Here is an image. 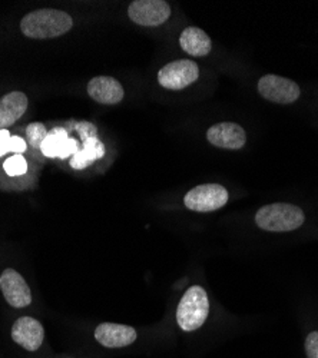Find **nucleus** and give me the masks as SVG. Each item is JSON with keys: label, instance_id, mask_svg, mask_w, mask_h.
<instances>
[{"label": "nucleus", "instance_id": "obj_1", "mask_svg": "<svg viewBox=\"0 0 318 358\" xmlns=\"http://www.w3.org/2000/svg\"><path fill=\"white\" fill-rule=\"evenodd\" d=\"M72 26L73 20L66 12L39 9L23 16L20 31L31 39H53L68 34Z\"/></svg>", "mask_w": 318, "mask_h": 358}, {"label": "nucleus", "instance_id": "obj_2", "mask_svg": "<svg viewBox=\"0 0 318 358\" xmlns=\"http://www.w3.org/2000/svg\"><path fill=\"white\" fill-rule=\"evenodd\" d=\"M305 221L304 211L291 203H270L259 208L255 224L268 232H290L298 229Z\"/></svg>", "mask_w": 318, "mask_h": 358}, {"label": "nucleus", "instance_id": "obj_3", "mask_svg": "<svg viewBox=\"0 0 318 358\" xmlns=\"http://www.w3.org/2000/svg\"><path fill=\"white\" fill-rule=\"evenodd\" d=\"M210 314V301L207 291L194 285L182 295L177 308V322L182 331L192 333L204 325Z\"/></svg>", "mask_w": 318, "mask_h": 358}, {"label": "nucleus", "instance_id": "obj_4", "mask_svg": "<svg viewBox=\"0 0 318 358\" xmlns=\"http://www.w3.org/2000/svg\"><path fill=\"white\" fill-rule=\"evenodd\" d=\"M229 199L228 189L218 184H204L192 188L184 198V203L194 213H212L225 206Z\"/></svg>", "mask_w": 318, "mask_h": 358}, {"label": "nucleus", "instance_id": "obj_5", "mask_svg": "<svg viewBox=\"0 0 318 358\" xmlns=\"http://www.w3.org/2000/svg\"><path fill=\"white\" fill-rule=\"evenodd\" d=\"M258 92L264 99L280 105H290L301 95L300 86L294 80L278 75H266L259 79Z\"/></svg>", "mask_w": 318, "mask_h": 358}, {"label": "nucleus", "instance_id": "obj_6", "mask_svg": "<svg viewBox=\"0 0 318 358\" xmlns=\"http://www.w3.org/2000/svg\"><path fill=\"white\" fill-rule=\"evenodd\" d=\"M199 78V68L194 61L181 59V61L169 62L158 73V82L162 87L169 91H181L188 87Z\"/></svg>", "mask_w": 318, "mask_h": 358}, {"label": "nucleus", "instance_id": "obj_7", "mask_svg": "<svg viewBox=\"0 0 318 358\" xmlns=\"http://www.w3.org/2000/svg\"><path fill=\"white\" fill-rule=\"evenodd\" d=\"M129 19L147 27L164 24L171 16V6L165 0H135L128 8Z\"/></svg>", "mask_w": 318, "mask_h": 358}, {"label": "nucleus", "instance_id": "obj_8", "mask_svg": "<svg viewBox=\"0 0 318 358\" xmlns=\"http://www.w3.org/2000/svg\"><path fill=\"white\" fill-rule=\"evenodd\" d=\"M0 289L6 303L13 308H24L32 303V291L24 278L13 268H6L0 275Z\"/></svg>", "mask_w": 318, "mask_h": 358}, {"label": "nucleus", "instance_id": "obj_9", "mask_svg": "<svg viewBox=\"0 0 318 358\" xmlns=\"http://www.w3.org/2000/svg\"><path fill=\"white\" fill-rule=\"evenodd\" d=\"M12 338L27 351H36L45 340L43 325L34 317H20L12 327Z\"/></svg>", "mask_w": 318, "mask_h": 358}, {"label": "nucleus", "instance_id": "obj_10", "mask_svg": "<svg viewBox=\"0 0 318 358\" xmlns=\"http://www.w3.org/2000/svg\"><path fill=\"white\" fill-rule=\"evenodd\" d=\"M136 330L125 324L102 322L95 330V340L106 348H124L136 341Z\"/></svg>", "mask_w": 318, "mask_h": 358}, {"label": "nucleus", "instance_id": "obj_11", "mask_svg": "<svg viewBox=\"0 0 318 358\" xmlns=\"http://www.w3.org/2000/svg\"><path fill=\"white\" fill-rule=\"evenodd\" d=\"M207 139L217 148L237 151L245 146L247 134L243 127L233 122H221L211 127L207 132Z\"/></svg>", "mask_w": 318, "mask_h": 358}, {"label": "nucleus", "instance_id": "obj_12", "mask_svg": "<svg viewBox=\"0 0 318 358\" xmlns=\"http://www.w3.org/2000/svg\"><path fill=\"white\" fill-rule=\"evenodd\" d=\"M88 95L101 105H117L124 96L122 85L110 76H96L88 83Z\"/></svg>", "mask_w": 318, "mask_h": 358}, {"label": "nucleus", "instance_id": "obj_13", "mask_svg": "<svg viewBox=\"0 0 318 358\" xmlns=\"http://www.w3.org/2000/svg\"><path fill=\"white\" fill-rule=\"evenodd\" d=\"M27 96L23 92H10L0 98V127H12L27 109Z\"/></svg>", "mask_w": 318, "mask_h": 358}, {"label": "nucleus", "instance_id": "obj_14", "mask_svg": "<svg viewBox=\"0 0 318 358\" xmlns=\"http://www.w3.org/2000/svg\"><path fill=\"white\" fill-rule=\"evenodd\" d=\"M180 45L184 52L196 57L207 56L212 49L211 38L202 29L195 26L184 29L180 38Z\"/></svg>", "mask_w": 318, "mask_h": 358}, {"label": "nucleus", "instance_id": "obj_15", "mask_svg": "<svg viewBox=\"0 0 318 358\" xmlns=\"http://www.w3.org/2000/svg\"><path fill=\"white\" fill-rule=\"evenodd\" d=\"M103 155L105 145L98 136L86 139L85 142H82V149H79V151L71 158V166L73 169H85L92 162L103 158Z\"/></svg>", "mask_w": 318, "mask_h": 358}, {"label": "nucleus", "instance_id": "obj_16", "mask_svg": "<svg viewBox=\"0 0 318 358\" xmlns=\"http://www.w3.org/2000/svg\"><path fill=\"white\" fill-rule=\"evenodd\" d=\"M69 139V131L55 128L48 132V136L41 146V151L48 158H61L65 145Z\"/></svg>", "mask_w": 318, "mask_h": 358}, {"label": "nucleus", "instance_id": "obj_17", "mask_svg": "<svg viewBox=\"0 0 318 358\" xmlns=\"http://www.w3.org/2000/svg\"><path fill=\"white\" fill-rule=\"evenodd\" d=\"M48 129L41 122H34L26 128V138L29 145H31L34 149H41L43 141L48 136Z\"/></svg>", "mask_w": 318, "mask_h": 358}, {"label": "nucleus", "instance_id": "obj_18", "mask_svg": "<svg viewBox=\"0 0 318 358\" xmlns=\"http://www.w3.org/2000/svg\"><path fill=\"white\" fill-rule=\"evenodd\" d=\"M3 169L10 178L22 176L27 172V162L22 155H13L6 159V162L3 164Z\"/></svg>", "mask_w": 318, "mask_h": 358}, {"label": "nucleus", "instance_id": "obj_19", "mask_svg": "<svg viewBox=\"0 0 318 358\" xmlns=\"http://www.w3.org/2000/svg\"><path fill=\"white\" fill-rule=\"evenodd\" d=\"M75 131L79 134L82 142H85L86 139L98 136V128L92 122H88V121L75 122Z\"/></svg>", "mask_w": 318, "mask_h": 358}, {"label": "nucleus", "instance_id": "obj_20", "mask_svg": "<svg viewBox=\"0 0 318 358\" xmlns=\"http://www.w3.org/2000/svg\"><path fill=\"white\" fill-rule=\"evenodd\" d=\"M307 358H318V331H312L305 338Z\"/></svg>", "mask_w": 318, "mask_h": 358}, {"label": "nucleus", "instance_id": "obj_21", "mask_svg": "<svg viewBox=\"0 0 318 358\" xmlns=\"http://www.w3.org/2000/svg\"><path fill=\"white\" fill-rule=\"evenodd\" d=\"M26 141L22 139L20 136H12L9 141V152H15L16 155H20L22 152L26 151Z\"/></svg>", "mask_w": 318, "mask_h": 358}, {"label": "nucleus", "instance_id": "obj_22", "mask_svg": "<svg viewBox=\"0 0 318 358\" xmlns=\"http://www.w3.org/2000/svg\"><path fill=\"white\" fill-rule=\"evenodd\" d=\"M79 151V145H78V141L76 139H73V138H71L68 142H66V145H65V149H64V152H62V157H61V159H66L68 157H73L76 152Z\"/></svg>", "mask_w": 318, "mask_h": 358}, {"label": "nucleus", "instance_id": "obj_23", "mask_svg": "<svg viewBox=\"0 0 318 358\" xmlns=\"http://www.w3.org/2000/svg\"><path fill=\"white\" fill-rule=\"evenodd\" d=\"M10 134H9V131H6V129H0V143H3V145H9V141H10Z\"/></svg>", "mask_w": 318, "mask_h": 358}, {"label": "nucleus", "instance_id": "obj_24", "mask_svg": "<svg viewBox=\"0 0 318 358\" xmlns=\"http://www.w3.org/2000/svg\"><path fill=\"white\" fill-rule=\"evenodd\" d=\"M9 152V145H3L0 143V157H3L5 154Z\"/></svg>", "mask_w": 318, "mask_h": 358}, {"label": "nucleus", "instance_id": "obj_25", "mask_svg": "<svg viewBox=\"0 0 318 358\" xmlns=\"http://www.w3.org/2000/svg\"><path fill=\"white\" fill-rule=\"evenodd\" d=\"M0 128H2V127H0Z\"/></svg>", "mask_w": 318, "mask_h": 358}]
</instances>
